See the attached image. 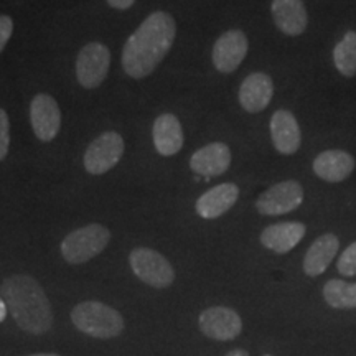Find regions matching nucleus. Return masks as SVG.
I'll return each mask as SVG.
<instances>
[{
	"instance_id": "1a4fd4ad",
	"label": "nucleus",
	"mask_w": 356,
	"mask_h": 356,
	"mask_svg": "<svg viewBox=\"0 0 356 356\" xmlns=\"http://www.w3.org/2000/svg\"><path fill=\"white\" fill-rule=\"evenodd\" d=\"M200 330L211 340L229 341L234 340L243 330V320L238 312L228 307H211L203 310L198 318Z\"/></svg>"
},
{
	"instance_id": "5701e85b",
	"label": "nucleus",
	"mask_w": 356,
	"mask_h": 356,
	"mask_svg": "<svg viewBox=\"0 0 356 356\" xmlns=\"http://www.w3.org/2000/svg\"><path fill=\"white\" fill-rule=\"evenodd\" d=\"M337 269L341 275H348V277L356 275V241L341 252L337 262Z\"/></svg>"
},
{
	"instance_id": "6e6552de",
	"label": "nucleus",
	"mask_w": 356,
	"mask_h": 356,
	"mask_svg": "<svg viewBox=\"0 0 356 356\" xmlns=\"http://www.w3.org/2000/svg\"><path fill=\"white\" fill-rule=\"evenodd\" d=\"M111 51L106 44L92 42L81 48L76 58V76L83 88L95 89L101 86L109 73Z\"/></svg>"
},
{
	"instance_id": "f257e3e1",
	"label": "nucleus",
	"mask_w": 356,
	"mask_h": 356,
	"mask_svg": "<svg viewBox=\"0 0 356 356\" xmlns=\"http://www.w3.org/2000/svg\"><path fill=\"white\" fill-rule=\"evenodd\" d=\"M177 35V24L170 13H150L139 29L127 38L122 50V68L134 79H144L154 73L170 51Z\"/></svg>"
},
{
	"instance_id": "cd10ccee",
	"label": "nucleus",
	"mask_w": 356,
	"mask_h": 356,
	"mask_svg": "<svg viewBox=\"0 0 356 356\" xmlns=\"http://www.w3.org/2000/svg\"><path fill=\"white\" fill-rule=\"evenodd\" d=\"M226 356H249V355H248V351H244V350H233V351H229Z\"/></svg>"
},
{
	"instance_id": "4468645a",
	"label": "nucleus",
	"mask_w": 356,
	"mask_h": 356,
	"mask_svg": "<svg viewBox=\"0 0 356 356\" xmlns=\"http://www.w3.org/2000/svg\"><path fill=\"white\" fill-rule=\"evenodd\" d=\"M231 165V150L222 142H211L190 157L191 170L202 177L222 175Z\"/></svg>"
},
{
	"instance_id": "c85d7f7f",
	"label": "nucleus",
	"mask_w": 356,
	"mask_h": 356,
	"mask_svg": "<svg viewBox=\"0 0 356 356\" xmlns=\"http://www.w3.org/2000/svg\"><path fill=\"white\" fill-rule=\"evenodd\" d=\"M29 356H60V355H55V353H37V355H29Z\"/></svg>"
},
{
	"instance_id": "a211bd4d",
	"label": "nucleus",
	"mask_w": 356,
	"mask_h": 356,
	"mask_svg": "<svg viewBox=\"0 0 356 356\" xmlns=\"http://www.w3.org/2000/svg\"><path fill=\"white\" fill-rule=\"evenodd\" d=\"M239 198V188L234 184L213 186L197 200V213L204 220H215L234 207Z\"/></svg>"
},
{
	"instance_id": "9d476101",
	"label": "nucleus",
	"mask_w": 356,
	"mask_h": 356,
	"mask_svg": "<svg viewBox=\"0 0 356 356\" xmlns=\"http://www.w3.org/2000/svg\"><path fill=\"white\" fill-rule=\"evenodd\" d=\"M248 48L246 33L241 30H228L213 44V65L220 73H233L246 58Z\"/></svg>"
},
{
	"instance_id": "b1692460",
	"label": "nucleus",
	"mask_w": 356,
	"mask_h": 356,
	"mask_svg": "<svg viewBox=\"0 0 356 356\" xmlns=\"http://www.w3.org/2000/svg\"><path fill=\"white\" fill-rule=\"evenodd\" d=\"M8 147H10V122L6 111L0 109V162L6 160Z\"/></svg>"
},
{
	"instance_id": "f8f14e48",
	"label": "nucleus",
	"mask_w": 356,
	"mask_h": 356,
	"mask_svg": "<svg viewBox=\"0 0 356 356\" xmlns=\"http://www.w3.org/2000/svg\"><path fill=\"white\" fill-rule=\"evenodd\" d=\"M274 96V83L269 74L252 73L239 86V104L246 113H262Z\"/></svg>"
},
{
	"instance_id": "f03ea898",
	"label": "nucleus",
	"mask_w": 356,
	"mask_h": 356,
	"mask_svg": "<svg viewBox=\"0 0 356 356\" xmlns=\"http://www.w3.org/2000/svg\"><path fill=\"white\" fill-rule=\"evenodd\" d=\"M0 296L24 332L43 335L51 328V305L42 286L33 277L25 274L10 275L0 286Z\"/></svg>"
},
{
	"instance_id": "f3484780",
	"label": "nucleus",
	"mask_w": 356,
	"mask_h": 356,
	"mask_svg": "<svg viewBox=\"0 0 356 356\" xmlns=\"http://www.w3.org/2000/svg\"><path fill=\"white\" fill-rule=\"evenodd\" d=\"M152 136L155 149L163 157H172L184 147V131L175 114H160L154 122Z\"/></svg>"
},
{
	"instance_id": "a878e982",
	"label": "nucleus",
	"mask_w": 356,
	"mask_h": 356,
	"mask_svg": "<svg viewBox=\"0 0 356 356\" xmlns=\"http://www.w3.org/2000/svg\"><path fill=\"white\" fill-rule=\"evenodd\" d=\"M136 0H108V3L113 8H118V10H127L134 6Z\"/></svg>"
},
{
	"instance_id": "bb28decb",
	"label": "nucleus",
	"mask_w": 356,
	"mask_h": 356,
	"mask_svg": "<svg viewBox=\"0 0 356 356\" xmlns=\"http://www.w3.org/2000/svg\"><path fill=\"white\" fill-rule=\"evenodd\" d=\"M7 317V304L6 300L2 299V296H0V322H3Z\"/></svg>"
},
{
	"instance_id": "9b49d317",
	"label": "nucleus",
	"mask_w": 356,
	"mask_h": 356,
	"mask_svg": "<svg viewBox=\"0 0 356 356\" xmlns=\"http://www.w3.org/2000/svg\"><path fill=\"white\" fill-rule=\"evenodd\" d=\"M30 122L38 140L50 142L55 139L61 127V113L55 97L40 92L30 102Z\"/></svg>"
},
{
	"instance_id": "c756f323",
	"label": "nucleus",
	"mask_w": 356,
	"mask_h": 356,
	"mask_svg": "<svg viewBox=\"0 0 356 356\" xmlns=\"http://www.w3.org/2000/svg\"><path fill=\"white\" fill-rule=\"evenodd\" d=\"M264 356H273V355H264Z\"/></svg>"
},
{
	"instance_id": "aec40b11",
	"label": "nucleus",
	"mask_w": 356,
	"mask_h": 356,
	"mask_svg": "<svg viewBox=\"0 0 356 356\" xmlns=\"http://www.w3.org/2000/svg\"><path fill=\"white\" fill-rule=\"evenodd\" d=\"M338 248H340V241L335 234L327 233L322 234L318 239H315L305 252L304 257V273L310 277L323 274L335 259Z\"/></svg>"
},
{
	"instance_id": "2eb2a0df",
	"label": "nucleus",
	"mask_w": 356,
	"mask_h": 356,
	"mask_svg": "<svg viewBox=\"0 0 356 356\" xmlns=\"http://www.w3.org/2000/svg\"><path fill=\"white\" fill-rule=\"evenodd\" d=\"M270 12L275 26L284 35L297 37L305 32L309 15L302 0H273Z\"/></svg>"
},
{
	"instance_id": "393cba45",
	"label": "nucleus",
	"mask_w": 356,
	"mask_h": 356,
	"mask_svg": "<svg viewBox=\"0 0 356 356\" xmlns=\"http://www.w3.org/2000/svg\"><path fill=\"white\" fill-rule=\"evenodd\" d=\"M13 33V20L8 15H0V53L3 51Z\"/></svg>"
},
{
	"instance_id": "4be33fe9",
	"label": "nucleus",
	"mask_w": 356,
	"mask_h": 356,
	"mask_svg": "<svg viewBox=\"0 0 356 356\" xmlns=\"http://www.w3.org/2000/svg\"><path fill=\"white\" fill-rule=\"evenodd\" d=\"M323 297L333 309H356V282L348 284L340 279L328 280L323 287Z\"/></svg>"
},
{
	"instance_id": "ddd939ff",
	"label": "nucleus",
	"mask_w": 356,
	"mask_h": 356,
	"mask_svg": "<svg viewBox=\"0 0 356 356\" xmlns=\"http://www.w3.org/2000/svg\"><path fill=\"white\" fill-rule=\"evenodd\" d=\"M270 136L279 154L292 155L299 150L302 134L296 115L286 109L275 111L270 118Z\"/></svg>"
},
{
	"instance_id": "7ed1b4c3",
	"label": "nucleus",
	"mask_w": 356,
	"mask_h": 356,
	"mask_svg": "<svg viewBox=\"0 0 356 356\" xmlns=\"http://www.w3.org/2000/svg\"><path fill=\"white\" fill-rule=\"evenodd\" d=\"M74 327L89 337L108 340L121 335L124 330V318L113 307L97 300L81 302L71 312Z\"/></svg>"
},
{
	"instance_id": "dca6fc26",
	"label": "nucleus",
	"mask_w": 356,
	"mask_h": 356,
	"mask_svg": "<svg viewBox=\"0 0 356 356\" xmlns=\"http://www.w3.org/2000/svg\"><path fill=\"white\" fill-rule=\"evenodd\" d=\"M353 155L346 150H325L314 160V172L318 178L330 184H338L348 178L355 170Z\"/></svg>"
},
{
	"instance_id": "0eeeda50",
	"label": "nucleus",
	"mask_w": 356,
	"mask_h": 356,
	"mask_svg": "<svg viewBox=\"0 0 356 356\" xmlns=\"http://www.w3.org/2000/svg\"><path fill=\"white\" fill-rule=\"evenodd\" d=\"M304 202V188L299 181L284 180L267 188L257 198L256 210L264 216H279L291 213Z\"/></svg>"
},
{
	"instance_id": "412c9836",
	"label": "nucleus",
	"mask_w": 356,
	"mask_h": 356,
	"mask_svg": "<svg viewBox=\"0 0 356 356\" xmlns=\"http://www.w3.org/2000/svg\"><path fill=\"white\" fill-rule=\"evenodd\" d=\"M333 63L345 78L356 76V32H346L333 48Z\"/></svg>"
},
{
	"instance_id": "39448f33",
	"label": "nucleus",
	"mask_w": 356,
	"mask_h": 356,
	"mask_svg": "<svg viewBox=\"0 0 356 356\" xmlns=\"http://www.w3.org/2000/svg\"><path fill=\"white\" fill-rule=\"evenodd\" d=\"M134 274L147 286L165 289L175 280V270L160 252L150 248H136L129 256Z\"/></svg>"
},
{
	"instance_id": "423d86ee",
	"label": "nucleus",
	"mask_w": 356,
	"mask_h": 356,
	"mask_svg": "<svg viewBox=\"0 0 356 356\" xmlns=\"http://www.w3.org/2000/svg\"><path fill=\"white\" fill-rule=\"evenodd\" d=\"M124 139L118 132L108 131L91 142L84 154V168L91 175H102L119 163L124 154Z\"/></svg>"
},
{
	"instance_id": "6ab92c4d",
	"label": "nucleus",
	"mask_w": 356,
	"mask_h": 356,
	"mask_svg": "<svg viewBox=\"0 0 356 356\" xmlns=\"http://www.w3.org/2000/svg\"><path fill=\"white\" fill-rule=\"evenodd\" d=\"M305 236V226L302 222L289 221L270 225L261 233L262 246L277 252V254H286L292 251L302 241Z\"/></svg>"
},
{
	"instance_id": "20e7f679",
	"label": "nucleus",
	"mask_w": 356,
	"mask_h": 356,
	"mask_svg": "<svg viewBox=\"0 0 356 356\" xmlns=\"http://www.w3.org/2000/svg\"><path fill=\"white\" fill-rule=\"evenodd\" d=\"M111 241V231L92 222L70 233L61 243V256L70 264H83L101 254Z\"/></svg>"
}]
</instances>
